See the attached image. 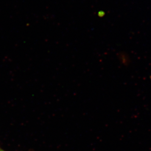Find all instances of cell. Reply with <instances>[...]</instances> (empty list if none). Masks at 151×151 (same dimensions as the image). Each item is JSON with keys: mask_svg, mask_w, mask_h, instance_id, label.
Here are the masks:
<instances>
[{"mask_svg": "<svg viewBox=\"0 0 151 151\" xmlns=\"http://www.w3.org/2000/svg\"><path fill=\"white\" fill-rule=\"evenodd\" d=\"M0 151H3V150H0Z\"/></svg>", "mask_w": 151, "mask_h": 151, "instance_id": "cell-1", "label": "cell"}]
</instances>
